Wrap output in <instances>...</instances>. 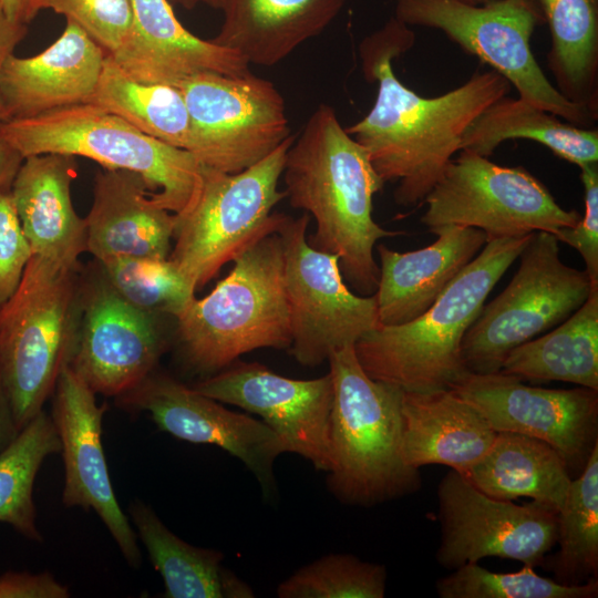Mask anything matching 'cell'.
<instances>
[{
    "label": "cell",
    "instance_id": "6da1fadb",
    "mask_svg": "<svg viewBox=\"0 0 598 598\" xmlns=\"http://www.w3.org/2000/svg\"><path fill=\"white\" fill-rule=\"evenodd\" d=\"M409 25L391 18L360 44L364 78L378 83L369 113L346 131L368 153L386 182H398L394 200L410 207L423 203L453 155L462 135L492 103L508 95L509 82L494 70L475 72L442 95L424 97L395 75L392 61L413 47Z\"/></svg>",
    "mask_w": 598,
    "mask_h": 598
},
{
    "label": "cell",
    "instance_id": "7a4b0ae2",
    "mask_svg": "<svg viewBox=\"0 0 598 598\" xmlns=\"http://www.w3.org/2000/svg\"><path fill=\"white\" fill-rule=\"evenodd\" d=\"M281 177L289 204L315 219L308 244L338 256L342 277L354 290L374 293L380 272L374 246L403 233L375 223L373 196L384 182L331 106L320 104L310 115L287 152Z\"/></svg>",
    "mask_w": 598,
    "mask_h": 598
},
{
    "label": "cell",
    "instance_id": "3957f363",
    "mask_svg": "<svg viewBox=\"0 0 598 598\" xmlns=\"http://www.w3.org/2000/svg\"><path fill=\"white\" fill-rule=\"evenodd\" d=\"M532 235L488 240L421 316L363 336L354 350L367 374L404 391L450 389L467 372L461 357L464 334Z\"/></svg>",
    "mask_w": 598,
    "mask_h": 598
},
{
    "label": "cell",
    "instance_id": "277c9868",
    "mask_svg": "<svg viewBox=\"0 0 598 598\" xmlns=\"http://www.w3.org/2000/svg\"><path fill=\"white\" fill-rule=\"evenodd\" d=\"M270 225L234 258L229 274L175 317L182 355L196 372L217 373L260 348L289 349L283 249Z\"/></svg>",
    "mask_w": 598,
    "mask_h": 598
},
{
    "label": "cell",
    "instance_id": "5b68a950",
    "mask_svg": "<svg viewBox=\"0 0 598 598\" xmlns=\"http://www.w3.org/2000/svg\"><path fill=\"white\" fill-rule=\"evenodd\" d=\"M333 385L329 487L343 502L374 505L415 492L419 470L401 455L400 386L370 378L354 346L328 358Z\"/></svg>",
    "mask_w": 598,
    "mask_h": 598
},
{
    "label": "cell",
    "instance_id": "8992f818",
    "mask_svg": "<svg viewBox=\"0 0 598 598\" xmlns=\"http://www.w3.org/2000/svg\"><path fill=\"white\" fill-rule=\"evenodd\" d=\"M0 134L23 158L81 156L106 169L136 173L148 185L152 200L175 215L193 205L202 187L204 166L193 154L142 133L91 102L6 121Z\"/></svg>",
    "mask_w": 598,
    "mask_h": 598
},
{
    "label": "cell",
    "instance_id": "52a82bcc",
    "mask_svg": "<svg viewBox=\"0 0 598 598\" xmlns=\"http://www.w3.org/2000/svg\"><path fill=\"white\" fill-rule=\"evenodd\" d=\"M80 318L78 269L32 255L0 308V384L19 431L42 411L70 363Z\"/></svg>",
    "mask_w": 598,
    "mask_h": 598
},
{
    "label": "cell",
    "instance_id": "ba28073f",
    "mask_svg": "<svg viewBox=\"0 0 598 598\" xmlns=\"http://www.w3.org/2000/svg\"><path fill=\"white\" fill-rule=\"evenodd\" d=\"M394 18L442 31L504 76L519 99L574 125L594 127L598 116L563 96L533 54L532 35L544 22L536 0H396Z\"/></svg>",
    "mask_w": 598,
    "mask_h": 598
},
{
    "label": "cell",
    "instance_id": "9c48e42d",
    "mask_svg": "<svg viewBox=\"0 0 598 598\" xmlns=\"http://www.w3.org/2000/svg\"><path fill=\"white\" fill-rule=\"evenodd\" d=\"M293 140L290 135L264 159L238 173L203 167L197 198L175 215L168 256L193 290L204 287L270 225L274 207L286 198L278 184Z\"/></svg>",
    "mask_w": 598,
    "mask_h": 598
},
{
    "label": "cell",
    "instance_id": "30bf717a",
    "mask_svg": "<svg viewBox=\"0 0 598 598\" xmlns=\"http://www.w3.org/2000/svg\"><path fill=\"white\" fill-rule=\"evenodd\" d=\"M518 258L507 287L483 306L462 339L467 372H499L513 349L561 323L598 287L586 270L563 262L558 240L550 233H533Z\"/></svg>",
    "mask_w": 598,
    "mask_h": 598
},
{
    "label": "cell",
    "instance_id": "8fae6325",
    "mask_svg": "<svg viewBox=\"0 0 598 598\" xmlns=\"http://www.w3.org/2000/svg\"><path fill=\"white\" fill-rule=\"evenodd\" d=\"M423 203L421 221L429 230L443 225L473 227L483 230L487 241L535 231L555 235L581 217L563 208L523 166H501L466 151L448 162Z\"/></svg>",
    "mask_w": 598,
    "mask_h": 598
},
{
    "label": "cell",
    "instance_id": "7c38bea8",
    "mask_svg": "<svg viewBox=\"0 0 598 598\" xmlns=\"http://www.w3.org/2000/svg\"><path fill=\"white\" fill-rule=\"evenodd\" d=\"M310 216L279 214L276 230L283 249L285 287L289 310L291 355L316 367L330 354L354 346L380 327L374 295L358 296L347 286L339 258L308 244Z\"/></svg>",
    "mask_w": 598,
    "mask_h": 598
},
{
    "label": "cell",
    "instance_id": "4fadbf2b",
    "mask_svg": "<svg viewBox=\"0 0 598 598\" xmlns=\"http://www.w3.org/2000/svg\"><path fill=\"white\" fill-rule=\"evenodd\" d=\"M176 87L189 115L188 152L203 166L241 172L291 135L282 95L274 83L250 71L202 73Z\"/></svg>",
    "mask_w": 598,
    "mask_h": 598
},
{
    "label": "cell",
    "instance_id": "5bb4252c",
    "mask_svg": "<svg viewBox=\"0 0 598 598\" xmlns=\"http://www.w3.org/2000/svg\"><path fill=\"white\" fill-rule=\"evenodd\" d=\"M441 539L437 563L456 569L498 557L536 567L557 540L558 511L533 501L516 505L492 497L451 470L437 487Z\"/></svg>",
    "mask_w": 598,
    "mask_h": 598
},
{
    "label": "cell",
    "instance_id": "9a60e30c",
    "mask_svg": "<svg viewBox=\"0 0 598 598\" xmlns=\"http://www.w3.org/2000/svg\"><path fill=\"white\" fill-rule=\"evenodd\" d=\"M503 372H465L452 385L496 432H513L544 441L582 470L598 445V390L544 389L526 385ZM580 473V472H579Z\"/></svg>",
    "mask_w": 598,
    "mask_h": 598
},
{
    "label": "cell",
    "instance_id": "2e32d148",
    "mask_svg": "<svg viewBox=\"0 0 598 598\" xmlns=\"http://www.w3.org/2000/svg\"><path fill=\"white\" fill-rule=\"evenodd\" d=\"M194 389L218 402L259 415L282 441L286 451L328 472L330 413L333 385L330 373L312 380L279 375L258 362L235 361L196 383Z\"/></svg>",
    "mask_w": 598,
    "mask_h": 598
},
{
    "label": "cell",
    "instance_id": "e0dca14e",
    "mask_svg": "<svg viewBox=\"0 0 598 598\" xmlns=\"http://www.w3.org/2000/svg\"><path fill=\"white\" fill-rule=\"evenodd\" d=\"M117 403L127 410L148 412L162 431L177 439L221 447L246 465L266 495L275 489L274 463L287 451L264 421L230 411L155 370L117 396Z\"/></svg>",
    "mask_w": 598,
    "mask_h": 598
},
{
    "label": "cell",
    "instance_id": "ac0fdd59",
    "mask_svg": "<svg viewBox=\"0 0 598 598\" xmlns=\"http://www.w3.org/2000/svg\"><path fill=\"white\" fill-rule=\"evenodd\" d=\"M158 316L124 300L102 276L81 289V318L69 365L95 393L124 394L155 370L165 350Z\"/></svg>",
    "mask_w": 598,
    "mask_h": 598
},
{
    "label": "cell",
    "instance_id": "d6986e66",
    "mask_svg": "<svg viewBox=\"0 0 598 598\" xmlns=\"http://www.w3.org/2000/svg\"><path fill=\"white\" fill-rule=\"evenodd\" d=\"M52 420L64 463L62 502L66 507L94 509L132 567L141 564L136 535L113 491L102 446L105 405L68 364L54 388Z\"/></svg>",
    "mask_w": 598,
    "mask_h": 598
},
{
    "label": "cell",
    "instance_id": "ffe728a7",
    "mask_svg": "<svg viewBox=\"0 0 598 598\" xmlns=\"http://www.w3.org/2000/svg\"><path fill=\"white\" fill-rule=\"evenodd\" d=\"M107 54L69 19L62 34L41 53L9 54L0 73L6 121L90 102Z\"/></svg>",
    "mask_w": 598,
    "mask_h": 598
},
{
    "label": "cell",
    "instance_id": "44dd1931",
    "mask_svg": "<svg viewBox=\"0 0 598 598\" xmlns=\"http://www.w3.org/2000/svg\"><path fill=\"white\" fill-rule=\"evenodd\" d=\"M132 4L128 34L110 55L133 79L176 87L202 73L249 71L248 62L238 52L185 29L168 0H132Z\"/></svg>",
    "mask_w": 598,
    "mask_h": 598
},
{
    "label": "cell",
    "instance_id": "7402d4cb",
    "mask_svg": "<svg viewBox=\"0 0 598 598\" xmlns=\"http://www.w3.org/2000/svg\"><path fill=\"white\" fill-rule=\"evenodd\" d=\"M436 240L399 252L380 244L379 282L373 293L380 326H398L426 311L487 243L473 227L443 225L430 229Z\"/></svg>",
    "mask_w": 598,
    "mask_h": 598
},
{
    "label": "cell",
    "instance_id": "603a6c76",
    "mask_svg": "<svg viewBox=\"0 0 598 598\" xmlns=\"http://www.w3.org/2000/svg\"><path fill=\"white\" fill-rule=\"evenodd\" d=\"M75 157L39 154L24 157L10 193L32 255L78 269L86 251V224L72 204Z\"/></svg>",
    "mask_w": 598,
    "mask_h": 598
},
{
    "label": "cell",
    "instance_id": "cb8c5ba5",
    "mask_svg": "<svg viewBox=\"0 0 598 598\" xmlns=\"http://www.w3.org/2000/svg\"><path fill=\"white\" fill-rule=\"evenodd\" d=\"M86 251L99 261L115 257L168 258L175 214L152 200V192L136 173L99 171L93 202L85 217Z\"/></svg>",
    "mask_w": 598,
    "mask_h": 598
},
{
    "label": "cell",
    "instance_id": "d4e9b609",
    "mask_svg": "<svg viewBox=\"0 0 598 598\" xmlns=\"http://www.w3.org/2000/svg\"><path fill=\"white\" fill-rule=\"evenodd\" d=\"M401 411V455L414 470L441 464L464 474L487 453L497 433L451 389L403 390Z\"/></svg>",
    "mask_w": 598,
    "mask_h": 598
},
{
    "label": "cell",
    "instance_id": "484cf974",
    "mask_svg": "<svg viewBox=\"0 0 598 598\" xmlns=\"http://www.w3.org/2000/svg\"><path fill=\"white\" fill-rule=\"evenodd\" d=\"M346 0H225L224 20L212 39L248 64L274 66L318 35Z\"/></svg>",
    "mask_w": 598,
    "mask_h": 598
},
{
    "label": "cell",
    "instance_id": "4316f807",
    "mask_svg": "<svg viewBox=\"0 0 598 598\" xmlns=\"http://www.w3.org/2000/svg\"><path fill=\"white\" fill-rule=\"evenodd\" d=\"M462 475L492 497H529L557 511L573 481L566 461L551 445L513 432H497L487 453Z\"/></svg>",
    "mask_w": 598,
    "mask_h": 598
},
{
    "label": "cell",
    "instance_id": "83f0119b",
    "mask_svg": "<svg viewBox=\"0 0 598 598\" xmlns=\"http://www.w3.org/2000/svg\"><path fill=\"white\" fill-rule=\"evenodd\" d=\"M530 140L581 167L598 162V130L581 127L519 97L507 95L487 106L462 135L461 151L489 157L508 140Z\"/></svg>",
    "mask_w": 598,
    "mask_h": 598
},
{
    "label": "cell",
    "instance_id": "f1b7e54d",
    "mask_svg": "<svg viewBox=\"0 0 598 598\" xmlns=\"http://www.w3.org/2000/svg\"><path fill=\"white\" fill-rule=\"evenodd\" d=\"M130 513L166 598H250V587L221 565L218 550L192 546L173 534L151 507L135 501Z\"/></svg>",
    "mask_w": 598,
    "mask_h": 598
},
{
    "label": "cell",
    "instance_id": "f546056e",
    "mask_svg": "<svg viewBox=\"0 0 598 598\" xmlns=\"http://www.w3.org/2000/svg\"><path fill=\"white\" fill-rule=\"evenodd\" d=\"M499 372L598 390V287L551 331L513 349Z\"/></svg>",
    "mask_w": 598,
    "mask_h": 598
},
{
    "label": "cell",
    "instance_id": "4dcf8cb0",
    "mask_svg": "<svg viewBox=\"0 0 598 598\" xmlns=\"http://www.w3.org/2000/svg\"><path fill=\"white\" fill-rule=\"evenodd\" d=\"M550 32L555 87L598 116V0H536Z\"/></svg>",
    "mask_w": 598,
    "mask_h": 598
},
{
    "label": "cell",
    "instance_id": "1f68e13d",
    "mask_svg": "<svg viewBox=\"0 0 598 598\" xmlns=\"http://www.w3.org/2000/svg\"><path fill=\"white\" fill-rule=\"evenodd\" d=\"M90 102L120 116L142 133L188 152L189 115L177 87L140 82L107 54Z\"/></svg>",
    "mask_w": 598,
    "mask_h": 598
},
{
    "label": "cell",
    "instance_id": "d6a6232c",
    "mask_svg": "<svg viewBox=\"0 0 598 598\" xmlns=\"http://www.w3.org/2000/svg\"><path fill=\"white\" fill-rule=\"evenodd\" d=\"M61 452L52 416L38 413L0 452V523L30 540L41 542L35 525L33 485L43 461Z\"/></svg>",
    "mask_w": 598,
    "mask_h": 598
},
{
    "label": "cell",
    "instance_id": "836d02e7",
    "mask_svg": "<svg viewBox=\"0 0 598 598\" xmlns=\"http://www.w3.org/2000/svg\"><path fill=\"white\" fill-rule=\"evenodd\" d=\"M558 551L549 559L554 580L579 585L598 576V445L558 511Z\"/></svg>",
    "mask_w": 598,
    "mask_h": 598
},
{
    "label": "cell",
    "instance_id": "e575fe53",
    "mask_svg": "<svg viewBox=\"0 0 598 598\" xmlns=\"http://www.w3.org/2000/svg\"><path fill=\"white\" fill-rule=\"evenodd\" d=\"M99 262L111 287L143 311L175 318L195 298L168 258L115 257Z\"/></svg>",
    "mask_w": 598,
    "mask_h": 598
},
{
    "label": "cell",
    "instance_id": "d590c367",
    "mask_svg": "<svg viewBox=\"0 0 598 598\" xmlns=\"http://www.w3.org/2000/svg\"><path fill=\"white\" fill-rule=\"evenodd\" d=\"M435 589L441 598H596L598 579L563 585L527 565L515 573H494L473 563L440 578Z\"/></svg>",
    "mask_w": 598,
    "mask_h": 598
},
{
    "label": "cell",
    "instance_id": "8d00e7d4",
    "mask_svg": "<svg viewBox=\"0 0 598 598\" xmlns=\"http://www.w3.org/2000/svg\"><path fill=\"white\" fill-rule=\"evenodd\" d=\"M385 581L384 566L333 554L296 571L277 594L280 598H382Z\"/></svg>",
    "mask_w": 598,
    "mask_h": 598
},
{
    "label": "cell",
    "instance_id": "74e56055",
    "mask_svg": "<svg viewBox=\"0 0 598 598\" xmlns=\"http://www.w3.org/2000/svg\"><path fill=\"white\" fill-rule=\"evenodd\" d=\"M39 9L74 21L109 54L120 48L133 22L132 0H39Z\"/></svg>",
    "mask_w": 598,
    "mask_h": 598
},
{
    "label": "cell",
    "instance_id": "f35d334b",
    "mask_svg": "<svg viewBox=\"0 0 598 598\" xmlns=\"http://www.w3.org/2000/svg\"><path fill=\"white\" fill-rule=\"evenodd\" d=\"M32 256L12 200L10 187L0 189V308L20 285Z\"/></svg>",
    "mask_w": 598,
    "mask_h": 598
},
{
    "label": "cell",
    "instance_id": "ab89813d",
    "mask_svg": "<svg viewBox=\"0 0 598 598\" xmlns=\"http://www.w3.org/2000/svg\"><path fill=\"white\" fill-rule=\"evenodd\" d=\"M579 168L584 186L585 215L576 225L561 228L554 236L580 254L592 286H598V162L585 164Z\"/></svg>",
    "mask_w": 598,
    "mask_h": 598
},
{
    "label": "cell",
    "instance_id": "60d3db41",
    "mask_svg": "<svg viewBox=\"0 0 598 598\" xmlns=\"http://www.w3.org/2000/svg\"><path fill=\"white\" fill-rule=\"evenodd\" d=\"M68 587L49 573L8 571L0 576V598H65Z\"/></svg>",
    "mask_w": 598,
    "mask_h": 598
},
{
    "label": "cell",
    "instance_id": "b9f144b4",
    "mask_svg": "<svg viewBox=\"0 0 598 598\" xmlns=\"http://www.w3.org/2000/svg\"><path fill=\"white\" fill-rule=\"evenodd\" d=\"M27 31V24L9 20L0 9V73L7 56L13 53L16 47L25 37ZM4 121L6 115L0 96V124Z\"/></svg>",
    "mask_w": 598,
    "mask_h": 598
},
{
    "label": "cell",
    "instance_id": "7bdbcfd3",
    "mask_svg": "<svg viewBox=\"0 0 598 598\" xmlns=\"http://www.w3.org/2000/svg\"><path fill=\"white\" fill-rule=\"evenodd\" d=\"M22 161L23 157L19 152L0 134V189L11 186Z\"/></svg>",
    "mask_w": 598,
    "mask_h": 598
},
{
    "label": "cell",
    "instance_id": "ee69618b",
    "mask_svg": "<svg viewBox=\"0 0 598 598\" xmlns=\"http://www.w3.org/2000/svg\"><path fill=\"white\" fill-rule=\"evenodd\" d=\"M0 9L11 21L28 24L40 11L39 0H0Z\"/></svg>",
    "mask_w": 598,
    "mask_h": 598
},
{
    "label": "cell",
    "instance_id": "f6af8a7d",
    "mask_svg": "<svg viewBox=\"0 0 598 598\" xmlns=\"http://www.w3.org/2000/svg\"><path fill=\"white\" fill-rule=\"evenodd\" d=\"M17 429L12 413L0 384V452L14 439Z\"/></svg>",
    "mask_w": 598,
    "mask_h": 598
},
{
    "label": "cell",
    "instance_id": "bcb514c9",
    "mask_svg": "<svg viewBox=\"0 0 598 598\" xmlns=\"http://www.w3.org/2000/svg\"><path fill=\"white\" fill-rule=\"evenodd\" d=\"M225 0H168L171 4H178L186 9H193L197 4H206L212 8L221 9Z\"/></svg>",
    "mask_w": 598,
    "mask_h": 598
},
{
    "label": "cell",
    "instance_id": "7dc6e473",
    "mask_svg": "<svg viewBox=\"0 0 598 598\" xmlns=\"http://www.w3.org/2000/svg\"><path fill=\"white\" fill-rule=\"evenodd\" d=\"M460 1H463V2H466V3H472V4H481V3H484L488 0H460Z\"/></svg>",
    "mask_w": 598,
    "mask_h": 598
}]
</instances>
